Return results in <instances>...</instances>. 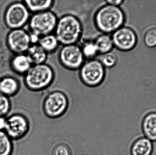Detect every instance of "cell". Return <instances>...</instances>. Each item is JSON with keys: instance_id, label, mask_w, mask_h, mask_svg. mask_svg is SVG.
I'll return each mask as SVG.
<instances>
[{"instance_id": "1", "label": "cell", "mask_w": 156, "mask_h": 155, "mask_svg": "<svg viewBox=\"0 0 156 155\" xmlns=\"http://www.w3.org/2000/svg\"><path fill=\"white\" fill-rule=\"evenodd\" d=\"M93 20L94 25L99 32L111 34L123 26L125 15L119 6L105 3L95 12Z\"/></svg>"}, {"instance_id": "2", "label": "cell", "mask_w": 156, "mask_h": 155, "mask_svg": "<svg viewBox=\"0 0 156 155\" xmlns=\"http://www.w3.org/2000/svg\"><path fill=\"white\" fill-rule=\"evenodd\" d=\"M83 26L80 19L71 14H66L58 19L54 34L60 45L77 44L82 36Z\"/></svg>"}, {"instance_id": "3", "label": "cell", "mask_w": 156, "mask_h": 155, "mask_svg": "<svg viewBox=\"0 0 156 155\" xmlns=\"http://www.w3.org/2000/svg\"><path fill=\"white\" fill-rule=\"evenodd\" d=\"M55 72L48 64L34 65L24 75L23 82L26 87L33 92L45 90L54 83Z\"/></svg>"}, {"instance_id": "4", "label": "cell", "mask_w": 156, "mask_h": 155, "mask_svg": "<svg viewBox=\"0 0 156 155\" xmlns=\"http://www.w3.org/2000/svg\"><path fill=\"white\" fill-rule=\"evenodd\" d=\"M31 14L23 1H12L5 8L3 20L7 29H20L28 24Z\"/></svg>"}, {"instance_id": "5", "label": "cell", "mask_w": 156, "mask_h": 155, "mask_svg": "<svg viewBox=\"0 0 156 155\" xmlns=\"http://www.w3.org/2000/svg\"><path fill=\"white\" fill-rule=\"evenodd\" d=\"M79 75L82 83L89 87L101 85L105 78L106 70L97 58L85 60L79 69Z\"/></svg>"}, {"instance_id": "6", "label": "cell", "mask_w": 156, "mask_h": 155, "mask_svg": "<svg viewBox=\"0 0 156 155\" xmlns=\"http://www.w3.org/2000/svg\"><path fill=\"white\" fill-rule=\"evenodd\" d=\"M58 17L51 10L33 14L28 22L29 32L41 37L54 33Z\"/></svg>"}, {"instance_id": "7", "label": "cell", "mask_w": 156, "mask_h": 155, "mask_svg": "<svg viewBox=\"0 0 156 155\" xmlns=\"http://www.w3.org/2000/svg\"><path fill=\"white\" fill-rule=\"evenodd\" d=\"M69 105V101L66 94L60 90H54L48 93L45 97L43 111L49 118H58L66 112Z\"/></svg>"}, {"instance_id": "8", "label": "cell", "mask_w": 156, "mask_h": 155, "mask_svg": "<svg viewBox=\"0 0 156 155\" xmlns=\"http://www.w3.org/2000/svg\"><path fill=\"white\" fill-rule=\"evenodd\" d=\"M58 59L63 67L70 71L79 70L85 61L78 44L63 45L58 52Z\"/></svg>"}, {"instance_id": "9", "label": "cell", "mask_w": 156, "mask_h": 155, "mask_svg": "<svg viewBox=\"0 0 156 155\" xmlns=\"http://www.w3.org/2000/svg\"><path fill=\"white\" fill-rule=\"evenodd\" d=\"M5 42L13 55L26 53L32 45L30 33L23 28L10 30L6 34Z\"/></svg>"}, {"instance_id": "10", "label": "cell", "mask_w": 156, "mask_h": 155, "mask_svg": "<svg viewBox=\"0 0 156 155\" xmlns=\"http://www.w3.org/2000/svg\"><path fill=\"white\" fill-rule=\"evenodd\" d=\"M30 129L27 117L21 113L12 114L6 117L4 131L12 140H18L24 137Z\"/></svg>"}, {"instance_id": "11", "label": "cell", "mask_w": 156, "mask_h": 155, "mask_svg": "<svg viewBox=\"0 0 156 155\" xmlns=\"http://www.w3.org/2000/svg\"><path fill=\"white\" fill-rule=\"evenodd\" d=\"M112 36L114 46L120 51H130L137 43L136 34L132 28L126 26H122L116 30Z\"/></svg>"}, {"instance_id": "12", "label": "cell", "mask_w": 156, "mask_h": 155, "mask_svg": "<svg viewBox=\"0 0 156 155\" xmlns=\"http://www.w3.org/2000/svg\"><path fill=\"white\" fill-rule=\"evenodd\" d=\"M26 53L13 55L10 60V67L15 73L24 75L33 66Z\"/></svg>"}, {"instance_id": "13", "label": "cell", "mask_w": 156, "mask_h": 155, "mask_svg": "<svg viewBox=\"0 0 156 155\" xmlns=\"http://www.w3.org/2000/svg\"><path fill=\"white\" fill-rule=\"evenodd\" d=\"M20 89V82L13 76L8 75L0 78V93L9 98L16 95Z\"/></svg>"}, {"instance_id": "14", "label": "cell", "mask_w": 156, "mask_h": 155, "mask_svg": "<svg viewBox=\"0 0 156 155\" xmlns=\"http://www.w3.org/2000/svg\"><path fill=\"white\" fill-rule=\"evenodd\" d=\"M142 129L144 137L152 142H156V112L148 113L144 116Z\"/></svg>"}, {"instance_id": "15", "label": "cell", "mask_w": 156, "mask_h": 155, "mask_svg": "<svg viewBox=\"0 0 156 155\" xmlns=\"http://www.w3.org/2000/svg\"><path fill=\"white\" fill-rule=\"evenodd\" d=\"M153 151V142L144 136L136 139L130 150L131 155H152Z\"/></svg>"}, {"instance_id": "16", "label": "cell", "mask_w": 156, "mask_h": 155, "mask_svg": "<svg viewBox=\"0 0 156 155\" xmlns=\"http://www.w3.org/2000/svg\"><path fill=\"white\" fill-rule=\"evenodd\" d=\"M26 54L33 65L45 63L48 55L38 44L31 45Z\"/></svg>"}, {"instance_id": "17", "label": "cell", "mask_w": 156, "mask_h": 155, "mask_svg": "<svg viewBox=\"0 0 156 155\" xmlns=\"http://www.w3.org/2000/svg\"><path fill=\"white\" fill-rule=\"evenodd\" d=\"M23 2L32 14L51 10L55 3L53 0H26Z\"/></svg>"}, {"instance_id": "18", "label": "cell", "mask_w": 156, "mask_h": 155, "mask_svg": "<svg viewBox=\"0 0 156 155\" xmlns=\"http://www.w3.org/2000/svg\"><path fill=\"white\" fill-rule=\"evenodd\" d=\"M99 54L102 55L112 52L114 47L112 35L101 33L94 40Z\"/></svg>"}, {"instance_id": "19", "label": "cell", "mask_w": 156, "mask_h": 155, "mask_svg": "<svg viewBox=\"0 0 156 155\" xmlns=\"http://www.w3.org/2000/svg\"><path fill=\"white\" fill-rule=\"evenodd\" d=\"M38 44L48 54L55 52L60 45L59 42L54 33L40 37Z\"/></svg>"}, {"instance_id": "20", "label": "cell", "mask_w": 156, "mask_h": 155, "mask_svg": "<svg viewBox=\"0 0 156 155\" xmlns=\"http://www.w3.org/2000/svg\"><path fill=\"white\" fill-rule=\"evenodd\" d=\"M79 45L85 60L95 59L99 55L94 40H84Z\"/></svg>"}, {"instance_id": "21", "label": "cell", "mask_w": 156, "mask_h": 155, "mask_svg": "<svg viewBox=\"0 0 156 155\" xmlns=\"http://www.w3.org/2000/svg\"><path fill=\"white\" fill-rule=\"evenodd\" d=\"M13 151L12 140L4 131H0V155H12Z\"/></svg>"}, {"instance_id": "22", "label": "cell", "mask_w": 156, "mask_h": 155, "mask_svg": "<svg viewBox=\"0 0 156 155\" xmlns=\"http://www.w3.org/2000/svg\"><path fill=\"white\" fill-rule=\"evenodd\" d=\"M105 68H111L115 66L118 62V57L116 54L110 52L101 55L100 59H98Z\"/></svg>"}, {"instance_id": "23", "label": "cell", "mask_w": 156, "mask_h": 155, "mask_svg": "<svg viewBox=\"0 0 156 155\" xmlns=\"http://www.w3.org/2000/svg\"><path fill=\"white\" fill-rule=\"evenodd\" d=\"M12 103L8 96L0 93V116L5 117L11 111Z\"/></svg>"}, {"instance_id": "24", "label": "cell", "mask_w": 156, "mask_h": 155, "mask_svg": "<svg viewBox=\"0 0 156 155\" xmlns=\"http://www.w3.org/2000/svg\"><path fill=\"white\" fill-rule=\"evenodd\" d=\"M144 41L148 47L156 46V28H151L147 31L145 34Z\"/></svg>"}, {"instance_id": "25", "label": "cell", "mask_w": 156, "mask_h": 155, "mask_svg": "<svg viewBox=\"0 0 156 155\" xmlns=\"http://www.w3.org/2000/svg\"><path fill=\"white\" fill-rule=\"evenodd\" d=\"M52 155H72V151L67 145L60 143L54 147Z\"/></svg>"}, {"instance_id": "26", "label": "cell", "mask_w": 156, "mask_h": 155, "mask_svg": "<svg viewBox=\"0 0 156 155\" xmlns=\"http://www.w3.org/2000/svg\"><path fill=\"white\" fill-rule=\"evenodd\" d=\"M124 1L122 0H108L105 1V4L116 6H119Z\"/></svg>"}, {"instance_id": "27", "label": "cell", "mask_w": 156, "mask_h": 155, "mask_svg": "<svg viewBox=\"0 0 156 155\" xmlns=\"http://www.w3.org/2000/svg\"><path fill=\"white\" fill-rule=\"evenodd\" d=\"M6 125V117L0 116V131H4Z\"/></svg>"}]
</instances>
